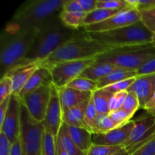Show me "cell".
Returning a JSON list of instances; mask_svg holds the SVG:
<instances>
[{"mask_svg":"<svg viewBox=\"0 0 155 155\" xmlns=\"http://www.w3.org/2000/svg\"><path fill=\"white\" fill-rule=\"evenodd\" d=\"M59 13L36 30L34 42L26 58L27 63L39 62L46 59L77 32L63 24Z\"/></svg>","mask_w":155,"mask_h":155,"instance_id":"obj_1","label":"cell"},{"mask_svg":"<svg viewBox=\"0 0 155 155\" xmlns=\"http://www.w3.org/2000/svg\"><path fill=\"white\" fill-rule=\"evenodd\" d=\"M114 48H116L104 45L92 39L85 30L84 31L77 30L71 39L61 45L49 57L37 63L39 67L49 70L59 63L96 58Z\"/></svg>","mask_w":155,"mask_h":155,"instance_id":"obj_2","label":"cell"},{"mask_svg":"<svg viewBox=\"0 0 155 155\" xmlns=\"http://www.w3.org/2000/svg\"><path fill=\"white\" fill-rule=\"evenodd\" d=\"M65 0H31L21 5L5 26L8 32L36 31L61 11Z\"/></svg>","mask_w":155,"mask_h":155,"instance_id":"obj_3","label":"cell"},{"mask_svg":"<svg viewBox=\"0 0 155 155\" xmlns=\"http://www.w3.org/2000/svg\"><path fill=\"white\" fill-rule=\"evenodd\" d=\"M35 32L12 33L3 29L0 36L1 78L14 68L28 64L26 58L34 42Z\"/></svg>","mask_w":155,"mask_h":155,"instance_id":"obj_4","label":"cell"},{"mask_svg":"<svg viewBox=\"0 0 155 155\" xmlns=\"http://www.w3.org/2000/svg\"><path fill=\"white\" fill-rule=\"evenodd\" d=\"M88 33L95 40L114 48L149 45L152 37V33L141 21L117 30Z\"/></svg>","mask_w":155,"mask_h":155,"instance_id":"obj_5","label":"cell"},{"mask_svg":"<svg viewBox=\"0 0 155 155\" xmlns=\"http://www.w3.org/2000/svg\"><path fill=\"white\" fill-rule=\"evenodd\" d=\"M155 57L151 44L138 46L116 48L95 58V64L107 63L117 68L136 71L150 59Z\"/></svg>","mask_w":155,"mask_h":155,"instance_id":"obj_6","label":"cell"},{"mask_svg":"<svg viewBox=\"0 0 155 155\" xmlns=\"http://www.w3.org/2000/svg\"><path fill=\"white\" fill-rule=\"evenodd\" d=\"M44 132L42 123L35 120L21 103L19 139L24 155H41Z\"/></svg>","mask_w":155,"mask_h":155,"instance_id":"obj_7","label":"cell"},{"mask_svg":"<svg viewBox=\"0 0 155 155\" xmlns=\"http://www.w3.org/2000/svg\"><path fill=\"white\" fill-rule=\"evenodd\" d=\"M95 62V58L62 62L50 68L52 83L58 89L65 87Z\"/></svg>","mask_w":155,"mask_h":155,"instance_id":"obj_8","label":"cell"},{"mask_svg":"<svg viewBox=\"0 0 155 155\" xmlns=\"http://www.w3.org/2000/svg\"><path fill=\"white\" fill-rule=\"evenodd\" d=\"M140 21L141 15L139 10L134 5L130 4V5L122 9L119 13L109 19L98 24L86 26L83 27V29L87 33L110 31V30L130 26Z\"/></svg>","mask_w":155,"mask_h":155,"instance_id":"obj_9","label":"cell"},{"mask_svg":"<svg viewBox=\"0 0 155 155\" xmlns=\"http://www.w3.org/2000/svg\"><path fill=\"white\" fill-rule=\"evenodd\" d=\"M155 136V117L147 113L146 115L134 120V126L130 137L123 145L129 153L143 145Z\"/></svg>","mask_w":155,"mask_h":155,"instance_id":"obj_10","label":"cell"},{"mask_svg":"<svg viewBox=\"0 0 155 155\" xmlns=\"http://www.w3.org/2000/svg\"><path fill=\"white\" fill-rule=\"evenodd\" d=\"M52 85L41 86L33 92L27 94L21 100V103L27 107L30 115L39 122L42 123L45 120L51 98Z\"/></svg>","mask_w":155,"mask_h":155,"instance_id":"obj_11","label":"cell"},{"mask_svg":"<svg viewBox=\"0 0 155 155\" xmlns=\"http://www.w3.org/2000/svg\"><path fill=\"white\" fill-rule=\"evenodd\" d=\"M21 101L18 96L11 95L8 107L4 120L0 124V133H2L11 144H14L20 136Z\"/></svg>","mask_w":155,"mask_h":155,"instance_id":"obj_12","label":"cell"},{"mask_svg":"<svg viewBox=\"0 0 155 155\" xmlns=\"http://www.w3.org/2000/svg\"><path fill=\"white\" fill-rule=\"evenodd\" d=\"M62 115H63V112H62L61 106L58 89L53 84L51 86L49 104H48L45 120L42 122V124L45 130H48L55 136H58V135L59 130L63 124Z\"/></svg>","mask_w":155,"mask_h":155,"instance_id":"obj_13","label":"cell"},{"mask_svg":"<svg viewBox=\"0 0 155 155\" xmlns=\"http://www.w3.org/2000/svg\"><path fill=\"white\" fill-rule=\"evenodd\" d=\"M134 126V120H132L123 127H117L104 134L92 135V143L109 146H123L130 137Z\"/></svg>","mask_w":155,"mask_h":155,"instance_id":"obj_14","label":"cell"},{"mask_svg":"<svg viewBox=\"0 0 155 155\" xmlns=\"http://www.w3.org/2000/svg\"><path fill=\"white\" fill-rule=\"evenodd\" d=\"M127 92L135 94L139 100L140 107L144 108L155 93V74L137 76L136 81Z\"/></svg>","mask_w":155,"mask_h":155,"instance_id":"obj_15","label":"cell"},{"mask_svg":"<svg viewBox=\"0 0 155 155\" xmlns=\"http://www.w3.org/2000/svg\"><path fill=\"white\" fill-rule=\"evenodd\" d=\"M39 68V65L37 62H30L25 64L20 65L6 74L5 76H8L12 79L13 83L12 95L18 96L27 81Z\"/></svg>","mask_w":155,"mask_h":155,"instance_id":"obj_16","label":"cell"},{"mask_svg":"<svg viewBox=\"0 0 155 155\" xmlns=\"http://www.w3.org/2000/svg\"><path fill=\"white\" fill-rule=\"evenodd\" d=\"M58 89L61 106L63 113L91 98L93 93V92H81L68 86L59 88Z\"/></svg>","mask_w":155,"mask_h":155,"instance_id":"obj_17","label":"cell"},{"mask_svg":"<svg viewBox=\"0 0 155 155\" xmlns=\"http://www.w3.org/2000/svg\"><path fill=\"white\" fill-rule=\"evenodd\" d=\"M52 83V77L50 70L47 69L45 68L39 67L34 74L32 75L30 80L27 81L24 87L18 95V98L20 100L22 99L25 95L30 92H33L38 88L41 87L45 85H51Z\"/></svg>","mask_w":155,"mask_h":155,"instance_id":"obj_18","label":"cell"},{"mask_svg":"<svg viewBox=\"0 0 155 155\" xmlns=\"http://www.w3.org/2000/svg\"><path fill=\"white\" fill-rule=\"evenodd\" d=\"M90 98L81 104L64 112L62 115L63 123L69 126L81 127L88 130L85 123V114Z\"/></svg>","mask_w":155,"mask_h":155,"instance_id":"obj_19","label":"cell"},{"mask_svg":"<svg viewBox=\"0 0 155 155\" xmlns=\"http://www.w3.org/2000/svg\"><path fill=\"white\" fill-rule=\"evenodd\" d=\"M68 134L75 145L83 152L86 153L92 145V133L81 127L67 125Z\"/></svg>","mask_w":155,"mask_h":155,"instance_id":"obj_20","label":"cell"},{"mask_svg":"<svg viewBox=\"0 0 155 155\" xmlns=\"http://www.w3.org/2000/svg\"><path fill=\"white\" fill-rule=\"evenodd\" d=\"M117 68L111 64L102 63L95 64L86 68L81 74L80 77L88 79L92 81L97 82L104 77L108 75L110 72L114 71Z\"/></svg>","mask_w":155,"mask_h":155,"instance_id":"obj_21","label":"cell"},{"mask_svg":"<svg viewBox=\"0 0 155 155\" xmlns=\"http://www.w3.org/2000/svg\"><path fill=\"white\" fill-rule=\"evenodd\" d=\"M137 77V73L135 71H129V70L123 69V68H116L114 71L110 72L107 76L104 78L101 79L97 81L98 89H104L107 86L113 85L118 82L127 80V79L133 78Z\"/></svg>","mask_w":155,"mask_h":155,"instance_id":"obj_22","label":"cell"},{"mask_svg":"<svg viewBox=\"0 0 155 155\" xmlns=\"http://www.w3.org/2000/svg\"><path fill=\"white\" fill-rule=\"evenodd\" d=\"M114 94L104 89H98L92 93V100L98 114H109L110 102Z\"/></svg>","mask_w":155,"mask_h":155,"instance_id":"obj_23","label":"cell"},{"mask_svg":"<svg viewBox=\"0 0 155 155\" xmlns=\"http://www.w3.org/2000/svg\"><path fill=\"white\" fill-rule=\"evenodd\" d=\"M57 139L68 155H86V153L81 151L71 139L64 123L61 127Z\"/></svg>","mask_w":155,"mask_h":155,"instance_id":"obj_24","label":"cell"},{"mask_svg":"<svg viewBox=\"0 0 155 155\" xmlns=\"http://www.w3.org/2000/svg\"><path fill=\"white\" fill-rule=\"evenodd\" d=\"M121 10H111V9L98 8H97L95 10L86 14L84 22H83V26L86 27V26L92 25V24L103 22V21L109 19L111 17L116 15Z\"/></svg>","mask_w":155,"mask_h":155,"instance_id":"obj_25","label":"cell"},{"mask_svg":"<svg viewBox=\"0 0 155 155\" xmlns=\"http://www.w3.org/2000/svg\"><path fill=\"white\" fill-rule=\"evenodd\" d=\"M59 15L63 24L69 28L78 30L84 27L83 22L86 15L85 12H70L61 10Z\"/></svg>","mask_w":155,"mask_h":155,"instance_id":"obj_26","label":"cell"},{"mask_svg":"<svg viewBox=\"0 0 155 155\" xmlns=\"http://www.w3.org/2000/svg\"><path fill=\"white\" fill-rule=\"evenodd\" d=\"M117 128L108 114H98L94 124L93 134H104Z\"/></svg>","mask_w":155,"mask_h":155,"instance_id":"obj_27","label":"cell"},{"mask_svg":"<svg viewBox=\"0 0 155 155\" xmlns=\"http://www.w3.org/2000/svg\"><path fill=\"white\" fill-rule=\"evenodd\" d=\"M41 155H58L57 136L45 129L43 134Z\"/></svg>","mask_w":155,"mask_h":155,"instance_id":"obj_28","label":"cell"},{"mask_svg":"<svg viewBox=\"0 0 155 155\" xmlns=\"http://www.w3.org/2000/svg\"><path fill=\"white\" fill-rule=\"evenodd\" d=\"M67 86L76 90L86 92H94L98 89L97 82L92 81L90 80L80 77L71 81Z\"/></svg>","mask_w":155,"mask_h":155,"instance_id":"obj_29","label":"cell"},{"mask_svg":"<svg viewBox=\"0 0 155 155\" xmlns=\"http://www.w3.org/2000/svg\"><path fill=\"white\" fill-rule=\"evenodd\" d=\"M123 148V146H109L92 143L86 152V155H113Z\"/></svg>","mask_w":155,"mask_h":155,"instance_id":"obj_30","label":"cell"},{"mask_svg":"<svg viewBox=\"0 0 155 155\" xmlns=\"http://www.w3.org/2000/svg\"><path fill=\"white\" fill-rule=\"evenodd\" d=\"M141 21L151 33L155 32V8L139 10Z\"/></svg>","mask_w":155,"mask_h":155,"instance_id":"obj_31","label":"cell"},{"mask_svg":"<svg viewBox=\"0 0 155 155\" xmlns=\"http://www.w3.org/2000/svg\"><path fill=\"white\" fill-rule=\"evenodd\" d=\"M108 115L114 122V124H115L117 128L126 125L127 123L132 120V118L133 117L123 109H119V110L110 112Z\"/></svg>","mask_w":155,"mask_h":155,"instance_id":"obj_32","label":"cell"},{"mask_svg":"<svg viewBox=\"0 0 155 155\" xmlns=\"http://www.w3.org/2000/svg\"><path fill=\"white\" fill-rule=\"evenodd\" d=\"M98 112H97L96 108L94 104L92 98L89 100V104L87 106V108L86 110V114H85V123H86V127L88 130L93 134V129L94 124H95V120H96L97 116H98Z\"/></svg>","mask_w":155,"mask_h":155,"instance_id":"obj_33","label":"cell"},{"mask_svg":"<svg viewBox=\"0 0 155 155\" xmlns=\"http://www.w3.org/2000/svg\"><path fill=\"white\" fill-rule=\"evenodd\" d=\"M130 5L127 0H98V8L111 9V10H121Z\"/></svg>","mask_w":155,"mask_h":155,"instance_id":"obj_34","label":"cell"},{"mask_svg":"<svg viewBox=\"0 0 155 155\" xmlns=\"http://www.w3.org/2000/svg\"><path fill=\"white\" fill-rule=\"evenodd\" d=\"M139 107H140V104H139V101L136 95L133 93L128 92L121 109L133 116Z\"/></svg>","mask_w":155,"mask_h":155,"instance_id":"obj_35","label":"cell"},{"mask_svg":"<svg viewBox=\"0 0 155 155\" xmlns=\"http://www.w3.org/2000/svg\"><path fill=\"white\" fill-rule=\"evenodd\" d=\"M13 93V83L12 79L8 76H4L0 81V104Z\"/></svg>","mask_w":155,"mask_h":155,"instance_id":"obj_36","label":"cell"},{"mask_svg":"<svg viewBox=\"0 0 155 155\" xmlns=\"http://www.w3.org/2000/svg\"><path fill=\"white\" fill-rule=\"evenodd\" d=\"M136 80V77L127 79V80H123V81L118 82V83H114V84L107 86V87L104 88V89L108 91L109 92L112 94H116L117 92H125V91H127L130 89V86L134 83Z\"/></svg>","mask_w":155,"mask_h":155,"instance_id":"obj_37","label":"cell"},{"mask_svg":"<svg viewBox=\"0 0 155 155\" xmlns=\"http://www.w3.org/2000/svg\"><path fill=\"white\" fill-rule=\"evenodd\" d=\"M129 155H155V136L139 148L129 153Z\"/></svg>","mask_w":155,"mask_h":155,"instance_id":"obj_38","label":"cell"},{"mask_svg":"<svg viewBox=\"0 0 155 155\" xmlns=\"http://www.w3.org/2000/svg\"><path fill=\"white\" fill-rule=\"evenodd\" d=\"M127 93H128L127 91H125V92H117L116 94H114L110 102V112L122 108L123 104H124V101H125Z\"/></svg>","mask_w":155,"mask_h":155,"instance_id":"obj_39","label":"cell"},{"mask_svg":"<svg viewBox=\"0 0 155 155\" xmlns=\"http://www.w3.org/2000/svg\"><path fill=\"white\" fill-rule=\"evenodd\" d=\"M136 73L137 76L155 74V57L144 64L139 70L136 71Z\"/></svg>","mask_w":155,"mask_h":155,"instance_id":"obj_40","label":"cell"},{"mask_svg":"<svg viewBox=\"0 0 155 155\" xmlns=\"http://www.w3.org/2000/svg\"><path fill=\"white\" fill-rule=\"evenodd\" d=\"M61 10L70 12H84L78 0H65Z\"/></svg>","mask_w":155,"mask_h":155,"instance_id":"obj_41","label":"cell"},{"mask_svg":"<svg viewBox=\"0 0 155 155\" xmlns=\"http://www.w3.org/2000/svg\"><path fill=\"white\" fill-rule=\"evenodd\" d=\"M127 2L139 10L155 8V0H127Z\"/></svg>","mask_w":155,"mask_h":155,"instance_id":"obj_42","label":"cell"},{"mask_svg":"<svg viewBox=\"0 0 155 155\" xmlns=\"http://www.w3.org/2000/svg\"><path fill=\"white\" fill-rule=\"evenodd\" d=\"M12 144L7 138L0 133V155H10Z\"/></svg>","mask_w":155,"mask_h":155,"instance_id":"obj_43","label":"cell"},{"mask_svg":"<svg viewBox=\"0 0 155 155\" xmlns=\"http://www.w3.org/2000/svg\"><path fill=\"white\" fill-rule=\"evenodd\" d=\"M85 13L88 14L97 8L98 0H78Z\"/></svg>","mask_w":155,"mask_h":155,"instance_id":"obj_44","label":"cell"},{"mask_svg":"<svg viewBox=\"0 0 155 155\" xmlns=\"http://www.w3.org/2000/svg\"><path fill=\"white\" fill-rule=\"evenodd\" d=\"M10 155H24L22 146H21V142L20 139H18L15 143L12 145Z\"/></svg>","mask_w":155,"mask_h":155,"instance_id":"obj_45","label":"cell"},{"mask_svg":"<svg viewBox=\"0 0 155 155\" xmlns=\"http://www.w3.org/2000/svg\"><path fill=\"white\" fill-rule=\"evenodd\" d=\"M11 96L8 98H6L3 102H2L0 104V124H2V122L4 120L5 116V114L7 112L8 107L9 101H10Z\"/></svg>","mask_w":155,"mask_h":155,"instance_id":"obj_46","label":"cell"},{"mask_svg":"<svg viewBox=\"0 0 155 155\" xmlns=\"http://www.w3.org/2000/svg\"><path fill=\"white\" fill-rule=\"evenodd\" d=\"M143 109L146 111V113L155 117V93L152 98H151V100L144 107Z\"/></svg>","mask_w":155,"mask_h":155,"instance_id":"obj_47","label":"cell"},{"mask_svg":"<svg viewBox=\"0 0 155 155\" xmlns=\"http://www.w3.org/2000/svg\"><path fill=\"white\" fill-rule=\"evenodd\" d=\"M57 143H58V155H68L67 154V152L65 151V150L64 149V148L62 147L61 144L60 143L58 140L57 139Z\"/></svg>","mask_w":155,"mask_h":155,"instance_id":"obj_48","label":"cell"},{"mask_svg":"<svg viewBox=\"0 0 155 155\" xmlns=\"http://www.w3.org/2000/svg\"><path fill=\"white\" fill-rule=\"evenodd\" d=\"M113 155H129V154L124 148H123L122 150H120V151H118V152L115 153V154H114Z\"/></svg>","mask_w":155,"mask_h":155,"instance_id":"obj_49","label":"cell"},{"mask_svg":"<svg viewBox=\"0 0 155 155\" xmlns=\"http://www.w3.org/2000/svg\"><path fill=\"white\" fill-rule=\"evenodd\" d=\"M151 45L155 48V32L152 33V37H151Z\"/></svg>","mask_w":155,"mask_h":155,"instance_id":"obj_50","label":"cell"}]
</instances>
